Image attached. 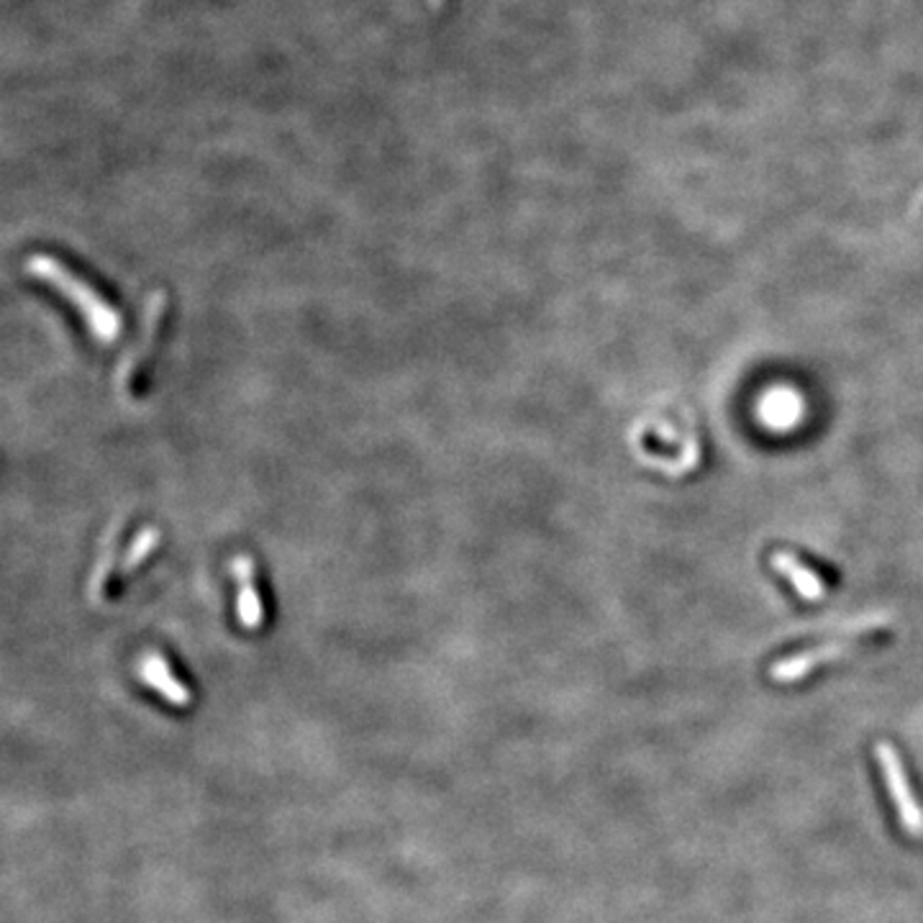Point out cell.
Masks as SVG:
<instances>
[{
  "mask_svg": "<svg viewBox=\"0 0 923 923\" xmlns=\"http://www.w3.org/2000/svg\"><path fill=\"white\" fill-rule=\"evenodd\" d=\"M26 273L36 280L47 282L57 296H62L80 313L90 334L101 344H114L124 334V319L118 308L103 292H97L93 282H88L70 265H65L62 259L42 252L32 254L26 259Z\"/></svg>",
  "mask_w": 923,
  "mask_h": 923,
  "instance_id": "cell-1",
  "label": "cell"
},
{
  "mask_svg": "<svg viewBox=\"0 0 923 923\" xmlns=\"http://www.w3.org/2000/svg\"><path fill=\"white\" fill-rule=\"evenodd\" d=\"M168 311H170V296L164 290H154L152 296L147 298L145 313H141V332L137 342L131 344V349L126 351L118 362L116 372V388L124 397H131L134 390L139 388L141 374L147 372L149 362H152L157 347L162 342V328L168 324Z\"/></svg>",
  "mask_w": 923,
  "mask_h": 923,
  "instance_id": "cell-2",
  "label": "cell"
},
{
  "mask_svg": "<svg viewBox=\"0 0 923 923\" xmlns=\"http://www.w3.org/2000/svg\"><path fill=\"white\" fill-rule=\"evenodd\" d=\"M875 760L880 764L885 787H888L892 806H896L898 821L908 837L923 839V806L915 798L911 780H908L905 764L896 752V747L888 741H877L875 745Z\"/></svg>",
  "mask_w": 923,
  "mask_h": 923,
  "instance_id": "cell-3",
  "label": "cell"
},
{
  "mask_svg": "<svg viewBox=\"0 0 923 923\" xmlns=\"http://www.w3.org/2000/svg\"><path fill=\"white\" fill-rule=\"evenodd\" d=\"M854 649H857V642L854 639H837V642L818 644V647L803 649L798 651V655H791L772 665L770 680L777 682V685H793V682L806 680L810 672L818 670V667L839 662V659L852 655Z\"/></svg>",
  "mask_w": 923,
  "mask_h": 923,
  "instance_id": "cell-4",
  "label": "cell"
},
{
  "mask_svg": "<svg viewBox=\"0 0 923 923\" xmlns=\"http://www.w3.org/2000/svg\"><path fill=\"white\" fill-rule=\"evenodd\" d=\"M231 575L236 580V615L246 632H259L267 621L265 598L257 582V565L250 554H236L231 559Z\"/></svg>",
  "mask_w": 923,
  "mask_h": 923,
  "instance_id": "cell-5",
  "label": "cell"
},
{
  "mask_svg": "<svg viewBox=\"0 0 923 923\" xmlns=\"http://www.w3.org/2000/svg\"><path fill=\"white\" fill-rule=\"evenodd\" d=\"M137 672H139V680L145 682V685L157 690V693H160L164 701L177 705V708H187V705L193 703V690L177 678L175 670H172L168 657H164L162 651H157V649L145 651V655L139 657Z\"/></svg>",
  "mask_w": 923,
  "mask_h": 923,
  "instance_id": "cell-6",
  "label": "cell"
},
{
  "mask_svg": "<svg viewBox=\"0 0 923 923\" xmlns=\"http://www.w3.org/2000/svg\"><path fill=\"white\" fill-rule=\"evenodd\" d=\"M770 565L775 567V573L783 575L785 580L793 585V590L798 592L803 600H808V603H818V600L827 596V585H823L821 577H818L808 565H803L793 552H785V550L772 552Z\"/></svg>",
  "mask_w": 923,
  "mask_h": 923,
  "instance_id": "cell-7",
  "label": "cell"
},
{
  "mask_svg": "<svg viewBox=\"0 0 923 923\" xmlns=\"http://www.w3.org/2000/svg\"><path fill=\"white\" fill-rule=\"evenodd\" d=\"M124 527H126V521L116 519L114 527L108 529V534H106V539H103V546H101V557H97L95 567H93V575H90V580H88V596L97 605L106 600L108 582H111V577H114V569H116V554H122V550H118V537H122Z\"/></svg>",
  "mask_w": 923,
  "mask_h": 923,
  "instance_id": "cell-8",
  "label": "cell"
},
{
  "mask_svg": "<svg viewBox=\"0 0 923 923\" xmlns=\"http://www.w3.org/2000/svg\"><path fill=\"white\" fill-rule=\"evenodd\" d=\"M160 546H162V531L160 529H157V527L141 529L139 534L131 539L129 550L124 552V559H122V567H118V573H122V577L134 575L149 557H152L157 550H160Z\"/></svg>",
  "mask_w": 923,
  "mask_h": 923,
  "instance_id": "cell-9",
  "label": "cell"
},
{
  "mask_svg": "<svg viewBox=\"0 0 923 923\" xmlns=\"http://www.w3.org/2000/svg\"><path fill=\"white\" fill-rule=\"evenodd\" d=\"M426 3H429L431 11H441V9H445V0H426Z\"/></svg>",
  "mask_w": 923,
  "mask_h": 923,
  "instance_id": "cell-10",
  "label": "cell"
}]
</instances>
